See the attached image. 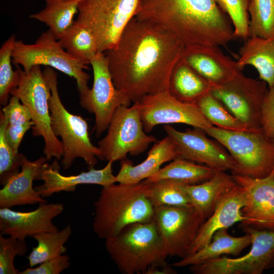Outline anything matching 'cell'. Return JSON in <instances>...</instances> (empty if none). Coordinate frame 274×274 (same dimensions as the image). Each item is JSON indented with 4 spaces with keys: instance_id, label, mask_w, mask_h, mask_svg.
<instances>
[{
    "instance_id": "cell-29",
    "label": "cell",
    "mask_w": 274,
    "mask_h": 274,
    "mask_svg": "<svg viewBox=\"0 0 274 274\" xmlns=\"http://www.w3.org/2000/svg\"><path fill=\"white\" fill-rule=\"evenodd\" d=\"M72 56L87 65L99 52L96 40L92 31L77 20L58 40Z\"/></svg>"
},
{
    "instance_id": "cell-8",
    "label": "cell",
    "mask_w": 274,
    "mask_h": 274,
    "mask_svg": "<svg viewBox=\"0 0 274 274\" xmlns=\"http://www.w3.org/2000/svg\"><path fill=\"white\" fill-rule=\"evenodd\" d=\"M12 63L21 66L25 72L36 65H45L73 77L76 81L79 96L90 88V76L84 71L88 68L87 65L69 54L49 30L42 33L33 44L16 40Z\"/></svg>"
},
{
    "instance_id": "cell-9",
    "label": "cell",
    "mask_w": 274,
    "mask_h": 274,
    "mask_svg": "<svg viewBox=\"0 0 274 274\" xmlns=\"http://www.w3.org/2000/svg\"><path fill=\"white\" fill-rule=\"evenodd\" d=\"M140 0H79L77 20L93 33L99 51L116 44L123 30L135 16Z\"/></svg>"
},
{
    "instance_id": "cell-10",
    "label": "cell",
    "mask_w": 274,
    "mask_h": 274,
    "mask_svg": "<svg viewBox=\"0 0 274 274\" xmlns=\"http://www.w3.org/2000/svg\"><path fill=\"white\" fill-rule=\"evenodd\" d=\"M158 141L144 129L138 101L131 107L121 106L115 110L105 136L98 142L103 160L113 162L138 155Z\"/></svg>"
},
{
    "instance_id": "cell-20",
    "label": "cell",
    "mask_w": 274,
    "mask_h": 274,
    "mask_svg": "<svg viewBox=\"0 0 274 274\" xmlns=\"http://www.w3.org/2000/svg\"><path fill=\"white\" fill-rule=\"evenodd\" d=\"M182 58L212 86L222 85L241 71L236 61L225 55L219 46L185 47Z\"/></svg>"
},
{
    "instance_id": "cell-25",
    "label": "cell",
    "mask_w": 274,
    "mask_h": 274,
    "mask_svg": "<svg viewBox=\"0 0 274 274\" xmlns=\"http://www.w3.org/2000/svg\"><path fill=\"white\" fill-rule=\"evenodd\" d=\"M245 233L244 236L235 237L229 234L227 228L219 229L214 233L210 242L202 248L170 265L183 267L199 264L225 255L237 257L242 251L251 245V236L247 233Z\"/></svg>"
},
{
    "instance_id": "cell-28",
    "label": "cell",
    "mask_w": 274,
    "mask_h": 274,
    "mask_svg": "<svg viewBox=\"0 0 274 274\" xmlns=\"http://www.w3.org/2000/svg\"><path fill=\"white\" fill-rule=\"evenodd\" d=\"M79 0H45V7L29 17L45 23L59 40L72 25L78 12Z\"/></svg>"
},
{
    "instance_id": "cell-40",
    "label": "cell",
    "mask_w": 274,
    "mask_h": 274,
    "mask_svg": "<svg viewBox=\"0 0 274 274\" xmlns=\"http://www.w3.org/2000/svg\"><path fill=\"white\" fill-rule=\"evenodd\" d=\"M70 265V257L62 254L42 263L36 268H27L20 271L19 274H59Z\"/></svg>"
},
{
    "instance_id": "cell-16",
    "label": "cell",
    "mask_w": 274,
    "mask_h": 274,
    "mask_svg": "<svg viewBox=\"0 0 274 274\" xmlns=\"http://www.w3.org/2000/svg\"><path fill=\"white\" fill-rule=\"evenodd\" d=\"M163 129L173 140L178 157L203 164L215 171L236 173V163L227 150L207 137L204 129L193 127L181 131L168 124Z\"/></svg>"
},
{
    "instance_id": "cell-13",
    "label": "cell",
    "mask_w": 274,
    "mask_h": 274,
    "mask_svg": "<svg viewBox=\"0 0 274 274\" xmlns=\"http://www.w3.org/2000/svg\"><path fill=\"white\" fill-rule=\"evenodd\" d=\"M268 91L265 82L240 71L228 82L213 87L211 92L248 129L255 130L261 128L262 108Z\"/></svg>"
},
{
    "instance_id": "cell-17",
    "label": "cell",
    "mask_w": 274,
    "mask_h": 274,
    "mask_svg": "<svg viewBox=\"0 0 274 274\" xmlns=\"http://www.w3.org/2000/svg\"><path fill=\"white\" fill-rule=\"evenodd\" d=\"M232 175L243 192L241 212L245 220L242 227L274 230V169L262 178Z\"/></svg>"
},
{
    "instance_id": "cell-1",
    "label": "cell",
    "mask_w": 274,
    "mask_h": 274,
    "mask_svg": "<svg viewBox=\"0 0 274 274\" xmlns=\"http://www.w3.org/2000/svg\"><path fill=\"white\" fill-rule=\"evenodd\" d=\"M184 49L164 29L134 17L105 53L115 87L133 103L168 91L172 71Z\"/></svg>"
},
{
    "instance_id": "cell-24",
    "label": "cell",
    "mask_w": 274,
    "mask_h": 274,
    "mask_svg": "<svg viewBox=\"0 0 274 274\" xmlns=\"http://www.w3.org/2000/svg\"><path fill=\"white\" fill-rule=\"evenodd\" d=\"M236 184L232 175L216 171L209 180L197 184L185 185V188L192 207L206 220L222 197Z\"/></svg>"
},
{
    "instance_id": "cell-23",
    "label": "cell",
    "mask_w": 274,
    "mask_h": 274,
    "mask_svg": "<svg viewBox=\"0 0 274 274\" xmlns=\"http://www.w3.org/2000/svg\"><path fill=\"white\" fill-rule=\"evenodd\" d=\"M178 157L175 144L168 135L154 143L147 158L139 164L134 165L128 159L121 160L120 168L116 176L117 182L136 184L155 174L164 163Z\"/></svg>"
},
{
    "instance_id": "cell-6",
    "label": "cell",
    "mask_w": 274,
    "mask_h": 274,
    "mask_svg": "<svg viewBox=\"0 0 274 274\" xmlns=\"http://www.w3.org/2000/svg\"><path fill=\"white\" fill-rule=\"evenodd\" d=\"M204 131L232 156L237 166L235 174L262 178L274 169V139L267 136L261 128L237 131L213 125Z\"/></svg>"
},
{
    "instance_id": "cell-5",
    "label": "cell",
    "mask_w": 274,
    "mask_h": 274,
    "mask_svg": "<svg viewBox=\"0 0 274 274\" xmlns=\"http://www.w3.org/2000/svg\"><path fill=\"white\" fill-rule=\"evenodd\" d=\"M43 73L50 90L49 106L51 128L57 137L61 138L63 145L61 164L63 169L70 168L77 158L83 159L89 169L93 168L97 159H103L99 148L90 141L88 123L81 116L71 113L64 107L58 90L57 73L48 66Z\"/></svg>"
},
{
    "instance_id": "cell-34",
    "label": "cell",
    "mask_w": 274,
    "mask_h": 274,
    "mask_svg": "<svg viewBox=\"0 0 274 274\" xmlns=\"http://www.w3.org/2000/svg\"><path fill=\"white\" fill-rule=\"evenodd\" d=\"M250 37L274 38V0H250Z\"/></svg>"
},
{
    "instance_id": "cell-35",
    "label": "cell",
    "mask_w": 274,
    "mask_h": 274,
    "mask_svg": "<svg viewBox=\"0 0 274 274\" xmlns=\"http://www.w3.org/2000/svg\"><path fill=\"white\" fill-rule=\"evenodd\" d=\"M16 41L13 34L3 43L0 49V104L3 106L8 104L11 90L18 86L20 80L18 69L16 67L14 71L12 66Z\"/></svg>"
},
{
    "instance_id": "cell-19",
    "label": "cell",
    "mask_w": 274,
    "mask_h": 274,
    "mask_svg": "<svg viewBox=\"0 0 274 274\" xmlns=\"http://www.w3.org/2000/svg\"><path fill=\"white\" fill-rule=\"evenodd\" d=\"M113 161H109L102 169H89L76 175L64 176L60 173V166L57 159L51 164L45 163L36 180H42L43 184L35 189L44 198L62 191L74 192L81 184H96L105 186L117 182L112 169Z\"/></svg>"
},
{
    "instance_id": "cell-7",
    "label": "cell",
    "mask_w": 274,
    "mask_h": 274,
    "mask_svg": "<svg viewBox=\"0 0 274 274\" xmlns=\"http://www.w3.org/2000/svg\"><path fill=\"white\" fill-rule=\"evenodd\" d=\"M16 67L20 80L18 86L11 90V95L17 97L28 108L33 122L32 134L43 138V153L47 160L52 157L59 160L62 157L63 147L51 128L49 106L50 90L41 66H34L28 72H25L19 65Z\"/></svg>"
},
{
    "instance_id": "cell-14",
    "label": "cell",
    "mask_w": 274,
    "mask_h": 274,
    "mask_svg": "<svg viewBox=\"0 0 274 274\" xmlns=\"http://www.w3.org/2000/svg\"><path fill=\"white\" fill-rule=\"evenodd\" d=\"M154 220L168 256L183 258L189 254L206 220L193 207L154 208Z\"/></svg>"
},
{
    "instance_id": "cell-21",
    "label": "cell",
    "mask_w": 274,
    "mask_h": 274,
    "mask_svg": "<svg viewBox=\"0 0 274 274\" xmlns=\"http://www.w3.org/2000/svg\"><path fill=\"white\" fill-rule=\"evenodd\" d=\"M47 161L45 156L35 161L25 157L20 172L11 177L0 190V208L47 202L32 184Z\"/></svg>"
},
{
    "instance_id": "cell-26",
    "label": "cell",
    "mask_w": 274,
    "mask_h": 274,
    "mask_svg": "<svg viewBox=\"0 0 274 274\" xmlns=\"http://www.w3.org/2000/svg\"><path fill=\"white\" fill-rule=\"evenodd\" d=\"M239 56L236 62L241 70L252 65L268 87L274 86V38L250 37L239 49Z\"/></svg>"
},
{
    "instance_id": "cell-42",
    "label": "cell",
    "mask_w": 274,
    "mask_h": 274,
    "mask_svg": "<svg viewBox=\"0 0 274 274\" xmlns=\"http://www.w3.org/2000/svg\"><path fill=\"white\" fill-rule=\"evenodd\" d=\"M33 125V122L32 121L18 126L9 125L7 123L5 134L16 153H19V147L24 134Z\"/></svg>"
},
{
    "instance_id": "cell-44",
    "label": "cell",
    "mask_w": 274,
    "mask_h": 274,
    "mask_svg": "<svg viewBox=\"0 0 274 274\" xmlns=\"http://www.w3.org/2000/svg\"><path fill=\"white\" fill-rule=\"evenodd\" d=\"M273 273H274V271H273Z\"/></svg>"
},
{
    "instance_id": "cell-32",
    "label": "cell",
    "mask_w": 274,
    "mask_h": 274,
    "mask_svg": "<svg viewBox=\"0 0 274 274\" xmlns=\"http://www.w3.org/2000/svg\"><path fill=\"white\" fill-rule=\"evenodd\" d=\"M146 183V195L154 208L162 206L192 207L185 184L172 179Z\"/></svg>"
},
{
    "instance_id": "cell-3",
    "label": "cell",
    "mask_w": 274,
    "mask_h": 274,
    "mask_svg": "<svg viewBox=\"0 0 274 274\" xmlns=\"http://www.w3.org/2000/svg\"><path fill=\"white\" fill-rule=\"evenodd\" d=\"M146 188L144 181L102 186L94 203L93 229L99 238L114 237L128 225L153 219L154 208Z\"/></svg>"
},
{
    "instance_id": "cell-11",
    "label": "cell",
    "mask_w": 274,
    "mask_h": 274,
    "mask_svg": "<svg viewBox=\"0 0 274 274\" xmlns=\"http://www.w3.org/2000/svg\"><path fill=\"white\" fill-rule=\"evenodd\" d=\"M251 237V248L241 257L222 256L189 266L195 274H261L274 266V230L245 227Z\"/></svg>"
},
{
    "instance_id": "cell-31",
    "label": "cell",
    "mask_w": 274,
    "mask_h": 274,
    "mask_svg": "<svg viewBox=\"0 0 274 274\" xmlns=\"http://www.w3.org/2000/svg\"><path fill=\"white\" fill-rule=\"evenodd\" d=\"M72 233V227L66 225L56 232H44L34 235L32 237L38 245L32 248L27 257L30 267L62 255L66 251L64 246Z\"/></svg>"
},
{
    "instance_id": "cell-4",
    "label": "cell",
    "mask_w": 274,
    "mask_h": 274,
    "mask_svg": "<svg viewBox=\"0 0 274 274\" xmlns=\"http://www.w3.org/2000/svg\"><path fill=\"white\" fill-rule=\"evenodd\" d=\"M105 246L124 274L144 273L166 263L168 256L154 219L127 225L117 236L106 239Z\"/></svg>"
},
{
    "instance_id": "cell-37",
    "label": "cell",
    "mask_w": 274,
    "mask_h": 274,
    "mask_svg": "<svg viewBox=\"0 0 274 274\" xmlns=\"http://www.w3.org/2000/svg\"><path fill=\"white\" fill-rule=\"evenodd\" d=\"M221 10L229 17L235 38L246 40L250 37V0H216Z\"/></svg>"
},
{
    "instance_id": "cell-27",
    "label": "cell",
    "mask_w": 274,
    "mask_h": 274,
    "mask_svg": "<svg viewBox=\"0 0 274 274\" xmlns=\"http://www.w3.org/2000/svg\"><path fill=\"white\" fill-rule=\"evenodd\" d=\"M212 89V85L182 57L172 71L168 91L182 102L195 104Z\"/></svg>"
},
{
    "instance_id": "cell-39",
    "label": "cell",
    "mask_w": 274,
    "mask_h": 274,
    "mask_svg": "<svg viewBox=\"0 0 274 274\" xmlns=\"http://www.w3.org/2000/svg\"><path fill=\"white\" fill-rule=\"evenodd\" d=\"M1 111L9 125H22L32 121L28 108L15 96L12 95Z\"/></svg>"
},
{
    "instance_id": "cell-22",
    "label": "cell",
    "mask_w": 274,
    "mask_h": 274,
    "mask_svg": "<svg viewBox=\"0 0 274 274\" xmlns=\"http://www.w3.org/2000/svg\"><path fill=\"white\" fill-rule=\"evenodd\" d=\"M243 206V190L236 184L222 197L212 215L201 225L189 254L207 245L218 230L228 229L237 222H244L245 218L241 212Z\"/></svg>"
},
{
    "instance_id": "cell-12",
    "label": "cell",
    "mask_w": 274,
    "mask_h": 274,
    "mask_svg": "<svg viewBox=\"0 0 274 274\" xmlns=\"http://www.w3.org/2000/svg\"><path fill=\"white\" fill-rule=\"evenodd\" d=\"M93 82L91 88L80 96L81 106L95 116L93 131L97 138L107 130L117 108L130 106L131 101L115 86L105 53L99 52L91 60Z\"/></svg>"
},
{
    "instance_id": "cell-2",
    "label": "cell",
    "mask_w": 274,
    "mask_h": 274,
    "mask_svg": "<svg viewBox=\"0 0 274 274\" xmlns=\"http://www.w3.org/2000/svg\"><path fill=\"white\" fill-rule=\"evenodd\" d=\"M134 17L164 29L185 47L225 46L235 38L216 0H140Z\"/></svg>"
},
{
    "instance_id": "cell-33",
    "label": "cell",
    "mask_w": 274,
    "mask_h": 274,
    "mask_svg": "<svg viewBox=\"0 0 274 274\" xmlns=\"http://www.w3.org/2000/svg\"><path fill=\"white\" fill-rule=\"evenodd\" d=\"M195 104L213 125L228 130H249L211 92L199 98Z\"/></svg>"
},
{
    "instance_id": "cell-41",
    "label": "cell",
    "mask_w": 274,
    "mask_h": 274,
    "mask_svg": "<svg viewBox=\"0 0 274 274\" xmlns=\"http://www.w3.org/2000/svg\"><path fill=\"white\" fill-rule=\"evenodd\" d=\"M261 127L267 136L274 139V86L268 87L263 104Z\"/></svg>"
},
{
    "instance_id": "cell-36",
    "label": "cell",
    "mask_w": 274,
    "mask_h": 274,
    "mask_svg": "<svg viewBox=\"0 0 274 274\" xmlns=\"http://www.w3.org/2000/svg\"><path fill=\"white\" fill-rule=\"evenodd\" d=\"M7 121L0 113V184L4 185L13 176L20 172L24 157L22 154L16 153L9 142L5 129Z\"/></svg>"
},
{
    "instance_id": "cell-15",
    "label": "cell",
    "mask_w": 274,
    "mask_h": 274,
    "mask_svg": "<svg viewBox=\"0 0 274 274\" xmlns=\"http://www.w3.org/2000/svg\"><path fill=\"white\" fill-rule=\"evenodd\" d=\"M138 101L147 133L160 124L183 123L204 130L213 126L195 104L182 102L168 91L147 95Z\"/></svg>"
},
{
    "instance_id": "cell-18",
    "label": "cell",
    "mask_w": 274,
    "mask_h": 274,
    "mask_svg": "<svg viewBox=\"0 0 274 274\" xmlns=\"http://www.w3.org/2000/svg\"><path fill=\"white\" fill-rule=\"evenodd\" d=\"M63 210L62 203L42 202L39 203L36 210L30 212L0 208L1 234L25 239L39 233L57 231L53 219Z\"/></svg>"
},
{
    "instance_id": "cell-38",
    "label": "cell",
    "mask_w": 274,
    "mask_h": 274,
    "mask_svg": "<svg viewBox=\"0 0 274 274\" xmlns=\"http://www.w3.org/2000/svg\"><path fill=\"white\" fill-rule=\"evenodd\" d=\"M28 251L25 239H20L11 236L5 237L0 234V273L19 274L14 266L16 256H22Z\"/></svg>"
},
{
    "instance_id": "cell-43",
    "label": "cell",
    "mask_w": 274,
    "mask_h": 274,
    "mask_svg": "<svg viewBox=\"0 0 274 274\" xmlns=\"http://www.w3.org/2000/svg\"><path fill=\"white\" fill-rule=\"evenodd\" d=\"M170 265H167L166 263L152 267L147 269L144 273L145 274H174L176 273V271Z\"/></svg>"
},
{
    "instance_id": "cell-30",
    "label": "cell",
    "mask_w": 274,
    "mask_h": 274,
    "mask_svg": "<svg viewBox=\"0 0 274 274\" xmlns=\"http://www.w3.org/2000/svg\"><path fill=\"white\" fill-rule=\"evenodd\" d=\"M215 172L205 165H201L192 161L177 157L144 181L151 183L162 179H172L185 185H195L209 180Z\"/></svg>"
}]
</instances>
